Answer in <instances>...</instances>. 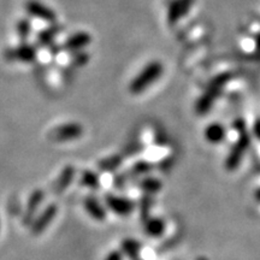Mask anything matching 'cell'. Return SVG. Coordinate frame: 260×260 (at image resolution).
<instances>
[{
  "label": "cell",
  "mask_w": 260,
  "mask_h": 260,
  "mask_svg": "<svg viewBox=\"0 0 260 260\" xmlns=\"http://www.w3.org/2000/svg\"><path fill=\"white\" fill-rule=\"evenodd\" d=\"M74 176H75V168L73 165H68V167H65L64 170L61 171L59 178H58L54 193L56 194L63 193V191L70 186V183L74 180Z\"/></svg>",
  "instance_id": "12"
},
{
  "label": "cell",
  "mask_w": 260,
  "mask_h": 260,
  "mask_svg": "<svg viewBox=\"0 0 260 260\" xmlns=\"http://www.w3.org/2000/svg\"><path fill=\"white\" fill-rule=\"evenodd\" d=\"M194 4V0H174L168 11V19L171 24L177 23L180 19L186 16Z\"/></svg>",
  "instance_id": "7"
},
{
  "label": "cell",
  "mask_w": 260,
  "mask_h": 260,
  "mask_svg": "<svg viewBox=\"0 0 260 260\" xmlns=\"http://www.w3.org/2000/svg\"><path fill=\"white\" fill-rule=\"evenodd\" d=\"M44 198H45V193L41 189L32 191L30 198H29V200H28L27 209H25V212L23 216L24 224L31 223V220L35 218V213L38 212L39 207H40L41 203L44 201Z\"/></svg>",
  "instance_id": "9"
},
{
  "label": "cell",
  "mask_w": 260,
  "mask_h": 260,
  "mask_svg": "<svg viewBox=\"0 0 260 260\" xmlns=\"http://www.w3.org/2000/svg\"><path fill=\"white\" fill-rule=\"evenodd\" d=\"M122 162V158L119 155H113V157H110L107 159H104V160L100 162L99 167L102 170H113V169L118 168Z\"/></svg>",
  "instance_id": "18"
},
{
  "label": "cell",
  "mask_w": 260,
  "mask_h": 260,
  "mask_svg": "<svg viewBox=\"0 0 260 260\" xmlns=\"http://www.w3.org/2000/svg\"><path fill=\"white\" fill-rule=\"evenodd\" d=\"M149 169H151V165H149V162H139L138 165H135L134 167V171L139 172V174H142V172H147Z\"/></svg>",
  "instance_id": "22"
},
{
  "label": "cell",
  "mask_w": 260,
  "mask_h": 260,
  "mask_svg": "<svg viewBox=\"0 0 260 260\" xmlns=\"http://www.w3.org/2000/svg\"><path fill=\"white\" fill-rule=\"evenodd\" d=\"M6 57L10 60H19V61H32L37 57V50L34 46L30 45L23 44L21 46H17L15 48H10L6 52Z\"/></svg>",
  "instance_id": "8"
},
{
  "label": "cell",
  "mask_w": 260,
  "mask_h": 260,
  "mask_svg": "<svg viewBox=\"0 0 260 260\" xmlns=\"http://www.w3.org/2000/svg\"><path fill=\"white\" fill-rule=\"evenodd\" d=\"M256 48L260 51V35L258 37V39H256Z\"/></svg>",
  "instance_id": "23"
},
{
  "label": "cell",
  "mask_w": 260,
  "mask_h": 260,
  "mask_svg": "<svg viewBox=\"0 0 260 260\" xmlns=\"http://www.w3.org/2000/svg\"><path fill=\"white\" fill-rule=\"evenodd\" d=\"M205 135L210 142H219L224 138V128L220 124H210Z\"/></svg>",
  "instance_id": "14"
},
{
  "label": "cell",
  "mask_w": 260,
  "mask_h": 260,
  "mask_svg": "<svg viewBox=\"0 0 260 260\" xmlns=\"http://www.w3.org/2000/svg\"><path fill=\"white\" fill-rule=\"evenodd\" d=\"M90 41H92V38H90L88 32H75L74 35H71V37L64 42V48L68 51H80L86 46H88Z\"/></svg>",
  "instance_id": "10"
},
{
  "label": "cell",
  "mask_w": 260,
  "mask_h": 260,
  "mask_svg": "<svg viewBox=\"0 0 260 260\" xmlns=\"http://www.w3.org/2000/svg\"><path fill=\"white\" fill-rule=\"evenodd\" d=\"M106 205L113 213L118 214V216H129L130 213L134 210V204L129 199H124V198L116 197V195H107L105 198Z\"/></svg>",
  "instance_id": "5"
},
{
  "label": "cell",
  "mask_w": 260,
  "mask_h": 260,
  "mask_svg": "<svg viewBox=\"0 0 260 260\" xmlns=\"http://www.w3.org/2000/svg\"><path fill=\"white\" fill-rule=\"evenodd\" d=\"M162 74V65L160 61H151V63L146 65L144 70L140 73L134 80L132 81L129 86L130 93L133 94H140L144 90H146L151 86L152 83H154Z\"/></svg>",
  "instance_id": "1"
},
{
  "label": "cell",
  "mask_w": 260,
  "mask_h": 260,
  "mask_svg": "<svg viewBox=\"0 0 260 260\" xmlns=\"http://www.w3.org/2000/svg\"><path fill=\"white\" fill-rule=\"evenodd\" d=\"M58 212L57 206L54 204L48 205V206L41 213L34 218L31 223V233L32 235H40L50 226L52 220L56 218Z\"/></svg>",
  "instance_id": "4"
},
{
  "label": "cell",
  "mask_w": 260,
  "mask_h": 260,
  "mask_svg": "<svg viewBox=\"0 0 260 260\" xmlns=\"http://www.w3.org/2000/svg\"><path fill=\"white\" fill-rule=\"evenodd\" d=\"M82 134L83 128L79 123H67V124L56 126L52 130L50 133V139L56 142H65L79 139Z\"/></svg>",
  "instance_id": "3"
},
{
  "label": "cell",
  "mask_w": 260,
  "mask_h": 260,
  "mask_svg": "<svg viewBox=\"0 0 260 260\" xmlns=\"http://www.w3.org/2000/svg\"><path fill=\"white\" fill-rule=\"evenodd\" d=\"M104 260H123V252L122 251L110 252Z\"/></svg>",
  "instance_id": "21"
},
{
  "label": "cell",
  "mask_w": 260,
  "mask_h": 260,
  "mask_svg": "<svg viewBox=\"0 0 260 260\" xmlns=\"http://www.w3.org/2000/svg\"><path fill=\"white\" fill-rule=\"evenodd\" d=\"M30 30H31V24L30 22L28 21V19H21V21L17 23V32L19 35V38L22 39V40H25L29 37V34H30Z\"/></svg>",
  "instance_id": "20"
},
{
  "label": "cell",
  "mask_w": 260,
  "mask_h": 260,
  "mask_svg": "<svg viewBox=\"0 0 260 260\" xmlns=\"http://www.w3.org/2000/svg\"><path fill=\"white\" fill-rule=\"evenodd\" d=\"M81 183H82V186L92 188V189H96V188L100 187L99 177H98L96 174H94L92 171L83 172L82 177H81Z\"/></svg>",
  "instance_id": "15"
},
{
  "label": "cell",
  "mask_w": 260,
  "mask_h": 260,
  "mask_svg": "<svg viewBox=\"0 0 260 260\" xmlns=\"http://www.w3.org/2000/svg\"><path fill=\"white\" fill-rule=\"evenodd\" d=\"M141 188L149 193H157L161 189V182L157 178H147V180L141 182Z\"/></svg>",
  "instance_id": "19"
},
{
  "label": "cell",
  "mask_w": 260,
  "mask_h": 260,
  "mask_svg": "<svg viewBox=\"0 0 260 260\" xmlns=\"http://www.w3.org/2000/svg\"><path fill=\"white\" fill-rule=\"evenodd\" d=\"M60 29L58 27H52L50 29H46V30H42L40 34H39V39L38 41L40 42V45L42 46H46V45L52 44L53 39L56 35L59 32Z\"/></svg>",
  "instance_id": "16"
},
{
  "label": "cell",
  "mask_w": 260,
  "mask_h": 260,
  "mask_svg": "<svg viewBox=\"0 0 260 260\" xmlns=\"http://www.w3.org/2000/svg\"><path fill=\"white\" fill-rule=\"evenodd\" d=\"M145 232L151 237H159L165 232V223L164 220L159 218L147 219L145 223Z\"/></svg>",
  "instance_id": "13"
},
{
  "label": "cell",
  "mask_w": 260,
  "mask_h": 260,
  "mask_svg": "<svg viewBox=\"0 0 260 260\" xmlns=\"http://www.w3.org/2000/svg\"><path fill=\"white\" fill-rule=\"evenodd\" d=\"M140 248H141V246H140V243L136 240H124L122 243L123 254L135 256L139 254Z\"/></svg>",
  "instance_id": "17"
},
{
  "label": "cell",
  "mask_w": 260,
  "mask_h": 260,
  "mask_svg": "<svg viewBox=\"0 0 260 260\" xmlns=\"http://www.w3.org/2000/svg\"><path fill=\"white\" fill-rule=\"evenodd\" d=\"M83 206L86 209L87 213L92 217L93 219L103 222L106 218V211L103 207V205L98 201L95 198L93 197H87L83 201Z\"/></svg>",
  "instance_id": "11"
},
{
  "label": "cell",
  "mask_w": 260,
  "mask_h": 260,
  "mask_svg": "<svg viewBox=\"0 0 260 260\" xmlns=\"http://www.w3.org/2000/svg\"><path fill=\"white\" fill-rule=\"evenodd\" d=\"M228 80H229L228 75H222V76L216 77V79L210 83L206 92H205L204 95L200 98V100L197 104L198 112L205 113L206 111H209L210 107L212 106V104L214 103V100L218 98L220 90L223 89L224 84L228 82Z\"/></svg>",
  "instance_id": "2"
},
{
  "label": "cell",
  "mask_w": 260,
  "mask_h": 260,
  "mask_svg": "<svg viewBox=\"0 0 260 260\" xmlns=\"http://www.w3.org/2000/svg\"><path fill=\"white\" fill-rule=\"evenodd\" d=\"M25 10H27L28 14L34 16V17L40 18L42 21H56V14L53 12V10L42 4L41 2H38V0H28L27 4H25Z\"/></svg>",
  "instance_id": "6"
}]
</instances>
